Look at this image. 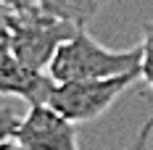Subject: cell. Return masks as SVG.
<instances>
[{
    "instance_id": "obj_6",
    "label": "cell",
    "mask_w": 153,
    "mask_h": 150,
    "mask_svg": "<svg viewBox=\"0 0 153 150\" xmlns=\"http://www.w3.org/2000/svg\"><path fill=\"white\" fill-rule=\"evenodd\" d=\"M108 0H37V5L50 16H58L63 21H71L76 27H87V21L95 18V13Z\"/></svg>"
},
{
    "instance_id": "obj_2",
    "label": "cell",
    "mask_w": 153,
    "mask_h": 150,
    "mask_svg": "<svg viewBox=\"0 0 153 150\" xmlns=\"http://www.w3.org/2000/svg\"><path fill=\"white\" fill-rule=\"evenodd\" d=\"M76 29H79L76 24L45 13L40 5L21 8V11L13 8V13H11V32H8V50L19 61L48 71V63L53 61L56 50Z\"/></svg>"
},
{
    "instance_id": "obj_3",
    "label": "cell",
    "mask_w": 153,
    "mask_h": 150,
    "mask_svg": "<svg viewBox=\"0 0 153 150\" xmlns=\"http://www.w3.org/2000/svg\"><path fill=\"white\" fill-rule=\"evenodd\" d=\"M140 71L116 76H100V79H74V82H56L48 103L56 111H61L74 124L95 121L106 113L124 92L137 82Z\"/></svg>"
},
{
    "instance_id": "obj_4",
    "label": "cell",
    "mask_w": 153,
    "mask_h": 150,
    "mask_svg": "<svg viewBox=\"0 0 153 150\" xmlns=\"http://www.w3.org/2000/svg\"><path fill=\"white\" fill-rule=\"evenodd\" d=\"M13 137L29 150H79L76 148V124L66 119L50 103L29 105L21 116Z\"/></svg>"
},
{
    "instance_id": "obj_12",
    "label": "cell",
    "mask_w": 153,
    "mask_h": 150,
    "mask_svg": "<svg viewBox=\"0 0 153 150\" xmlns=\"http://www.w3.org/2000/svg\"><path fill=\"white\" fill-rule=\"evenodd\" d=\"M0 3L11 5V8H16V11H21V8H32V5H37V0H0Z\"/></svg>"
},
{
    "instance_id": "obj_8",
    "label": "cell",
    "mask_w": 153,
    "mask_h": 150,
    "mask_svg": "<svg viewBox=\"0 0 153 150\" xmlns=\"http://www.w3.org/2000/svg\"><path fill=\"white\" fill-rule=\"evenodd\" d=\"M19 116H16L13 108H0V140H5V137H13L16 126H19Z\"/></svg>"
},
{
    "instance_id": "obj_1",
    "label": "cell",
    "mask_w": 153,
    "mask_h": 150,
    "mask_svg": "<svg viewBox=\"0 0 153 150\" xmlns=\"http://www.w3.org/2000/svg\"><path fill=\"white\" fill-rule=\"evenodd\" d=\"M140 45L129 50H111L92 40L85 27L61 42L53 61L48 63V74L53 82H74V79H100V76H116L140 71Z\"/></svg>"
},
{
    "instance_id": "obj_7",
    "label": "cell",
    "mask_w": 153,
    "mask_h": 150,
    "mask_svg": "<svg viewBox=\"0 0 153 150\" xmlns=\"http://www.w3.org/2000/svg\"><path fill=\"white\" fill-rule=\"evenodd\" d=\"M140 79L153 90V21L143 27V42H140Z\"/></svg>"
},
{
    "instance_id": "obj_10",
    "label": "cell",
    "mask_w": 153,
    "mask_h": 150,
    "mask_svg": "<svg viewBox=\"0 0 153 150\" xmlns=\"http://www.w3.org/2000/svg\"><path fill=\"white\" fill-rule=\"evenodd\" d=\"M151 134H153V113H151V119L143 124V129H140L137 140H135V142H132L127 150H148V148H151Z\"/></svg>"
},
{
    "instance_id": "obj_9",
    "label": "cell",
    "mask_w": 153,
    "mask_h": 150,
    "mask_svg": "<svg viewBox=\"0 0 153 150\" xmlns=\"http://www.w3.org/2000/svg\"><path fill=\"white\" fill-rule=\"evenodd\" d=\"M11 13L13 8L0 3V50H8V32H11Z\"/></svg>"
},
{
    "instance_id": "obj_11",
    "label": "cell",
    "mask_w": 153,
    "mask_h": 150,
    "mask_svg": "<svg viewBox=\"0 0 153 150\" xmlns=\"http://www.w3.org/2000/svg\"><path fill=\"white\" fill-rule=\"evenodd\" d=\"M0 150H29V148L21 145L16 137H5V140H0Z\"/></svg>"
},
{
    "instance_id": "obj_5",
    "label": "cell",
    "mask_w": 153,
    "mask_h": 150,
    "mask_svg": "<svg viewBox=\"0 0 153 150\" xmlns=\"http://www.w3.org/2000/svg\"><path fill=\"white\" fill-rule=\"evenodd\" d=\"M53 87L56 82L48 71L19 61L11 50H0V95H13L29 105H37L48 103Z\"/></svg>"
}]
</instances>
